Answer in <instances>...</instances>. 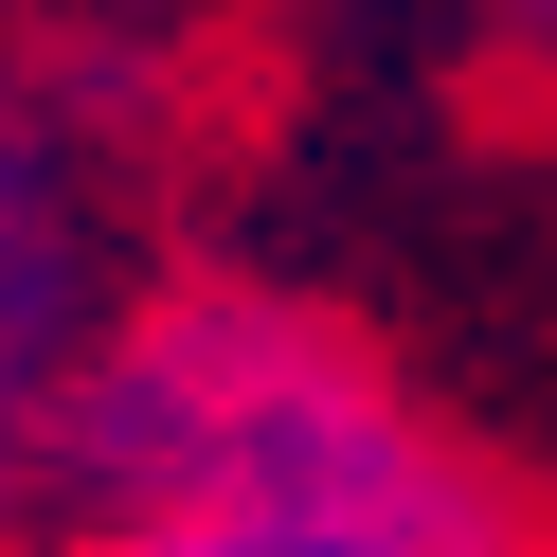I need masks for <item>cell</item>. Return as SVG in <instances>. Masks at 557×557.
<instances>
[{"instance_id":"cell-1","label":"cell","mask_w":557,"mask_h":557,"mask_svg":"<svg viewBox=\"0 0 557 557\" xmlns=\"http://www.w3.org/2000/svg\"><path fill=\"white\" fill-rule=\"evenodd\" d=\"M449 449L468 432H432L324 306L162 288L54 377L18 468H37L54 521H162V504H342V485H413Z\"/></svg>"},{"instance_id":"cell-3","label":"cell","mask_w":557,"mask_h":557,"mask_svg":"<svg viewBox=\"0 0 557 557\" xmlns=\"http://www.w3.org/2000/svg\"><path fill=\"white\" fill-rule=\"evenodd\" d=\"M90 181L37 109H0V449H37L54 377L90 360Z\"/></svg>"},{"instance_id":"cell-2","label":"cell","mask_w":557,"mask_h":557,"mask_svg":"<svg viewBox=\"0 0 557 557\" xmlns=\"http://www.w3.org/2000/svg\"><path fill=\"white\" fill-rule=\"evenodd\" d=\"M54 557H557L485 449L413 485H342V504H162V521H73Z\"/></svg>"},{"instance_id":"cell-4","label":"cell","mask_w":557,"mask_h":557,"mask_svg":"<svg viewBox=\"0 0 557 557\" xmlns=\"http://www.w3.org/2000/svg\"><path fill=\"white\" fill-rule=\"evenodd\" d=\"M468 18H485L504 54H540V73H557V0H468Z\"/></svg>"}]
</instances>
